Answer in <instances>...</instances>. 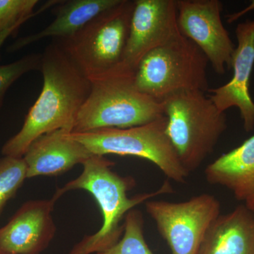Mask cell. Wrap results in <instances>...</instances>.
<instances>
[{
	"mask_svg": "<svg viewBox=\"0 0 254 254\" xmlns=\"http://www.w3.org/2000/svg\"><path fill=\"white\" fill-rule=\"evenodd\" d=\"M166 133L189 174L199 168L227 129V118L204 92L179 93L163 101Z\"/></svg>",
	"mask_w": 254,
	"mask_h": 254,
	"instance_id": "cell-4",
	"label": "cell"
},
{
	"mask_svg": "<svg viewBox=\"0 0 254 254\" xmlns=\"http://www.w3.org/2000/svg\"><path fill=\"white\" fill-rule=\"evenodd\" d=\"M177 0H136L123 63L136 71L150 51L179 34Z\"/></svg>",
	"mask_w": 254,
	"mask_h": 254,
	"instance_id": "cell-10",
	"label": "cell"
},
{
	"mask_svg": "<svg viewBox=\"0 0 254 254\" xmlns=\"http://www.w3.org/2000/svg\"><path fill=\"white\" fill-rule=\"evenodd\" d=\"M61 1H50L34 12L38 0H0V48L6 40L18 31V28L46 9L59 4Z\"/></svg>",
	"mask_w": 254,
	"mask_h": 254,
	"instance_id": "cell-17",
	"label": "cell"
},
{
	"mask_svg": "<svg viewBox=\"0 0 254 254\" xmlns=\"http://www.w3.org/2000/svg\"><path fill=\"white\" fill-rule=\"evenodd\" d=\"M120 0H68L61 1L54 9L55 17L42 31L23 37L8 48L10 53L47 38L66 39L77 33L100 13L113 7Z\"/></svg>",
	"mask_w": 254,
	"mask_h": 254,
	"instance_id": "cell-15",
	"label": "cell"
},
{
	"mask_svg": "<svg viewBox=\"0 0 254 254\" xmlns=\"http://www.w3.org/2000/svg\"><path fill=\"white\" fill-rule=\"evenodd\" d=\"M208 60L182 33L148 53L137 66L135 83L159 103L185 92H208Z\"/></svg>",
	"mask_w": 254,
	"mask_h": 254,
	"instance_id": "cell-5",
	"label": "cell"
},
{
	"mask_svg": "<svg viewBox=\"0 0 254 254\" xmlns=\"http://www.w3.org/2000/svg\"><path fill=\"white\" fill-rule=\"evenodd\" d=\"M82 165L83 170L80 176L58 189L53 197L58 200L69 190H86L99 205L103 222L98 232L85 237L68 254H98L108 250L123 236L124 224L121 225V222L130 210L153 197L174 191L171 185L165 182L156 191L129 198L127 192L136 186V181L133 177H123L113 172V161L93 155Z\"/></svg>",
	"mask_w": 254,
	"mask_h": 254,
	"instance_id": "cell-2",
	"label": "cell"
},
{
	"mask_svg": "<svg viewBox=\"0 0 254 254\" xmlns=\"http://www.w3.org/2000/svg\"><path fill=\"white\" fill-rule=\"evenodd\" d=\"M0 254H7V253H4V252H0Z\"/></svg>",
	"mask_w": 254,
	"mask_h": 254,
	"instance_id": "cell-22",
	"label": "cell"
},
{
	"mask_svg": "<svg viewBox=\"0 0 254 254\" xmlns=\"http://www.w3.org/2000/svg\"><path fill=\"white\" fill-rule=\"evenodd\" d=\"M243 201L245 202L244 205L254 213V183L247 191Z\"/></svg>",
	"mask_w": 254,
	"mask_h": 254,
	"instance_id": "cell-21",
	"label": "cell"
},
{
	"mask_svg": "<svg viewBox=\"0 0 254 254\" xmlns=\"http://www.w3.org/2000/svg\"><path fill=\"white\" fill-rule=\"evenodd\" d=\"M26 179L27 168L23 158L4 156L0 159V215Z\"/></svg>",
	"mask_w": 254,
	"mask_h": 254,
	"instance_id": "cell-19",
	"label": "cell"
},
{
	"mask_svg": "<svg viewBox=\"0 0 254 254\" xmlns=\"http://www.w3.org/2000/svg\"><path fill=\"white\" fill-rule=\"evenodd\" d=\"M145 210L172 254H198L209 229L221 215V204L215 195L202 193L179 203L149 200Z\"/></svg>",
	"mask_w": 254,
	"mask_h": 254,
	"instance_id": "cell-8",
	"label": "cell"
},
{
	"mask_svg": "<svg viewBox=\"0 0 254 254\" xmlns=\"http://www.w3.org/2000/svg\"><path fill=\"white\" fill-rule=\"evenodd\" d=\"M198 254H254V213L245 205L220 215L209 229Z\"/></svg>",
	"mask_w": 254,
	"mask_h": 254,
	"instance_id": "cell-14",
	"label": "cell"
},
{
	"mask_svg": "<svg viewBox=\"0 0 254 254\" xmlns=\"http://www.w3.org/2000/svg\"><path fill=\"white\" fill-rule=\"evenodd\" d=\"M42 58L41 94L26 115L21 130L3 145L4 156L23 158L28 147L46 133L72 127L91 91V83L55 41Z\"/></svg>",
	"mask_w": 254,
	"mask_h": 254,
	"instance_id": "cell-1",
	"label": "cell"
},
{
	"mask_svg": "<svg viewBox=\"0 0 254 254\" xmlns=\"http://www.w3.org/2000/svg\"><path fill=\"white\" fill-rule=\"evenodd\" d=\"M71 133L70 128H60L43 135L30 145L23 156L27 179L63 175L93 155L73 139Z\"/></svg>",
	"mask_w": 254,
	"mask_h": 254,
	"instance_id": "cell-13",
	"label": "cell"
},
{
	"mask_svg": "<svg viewBox=\"0 0 254 254\" xmlns=\"http://www.w3.org/2000/svg\"><path fill=\"white\" fill-rule=\"evenodd\" d=\"M43 55L39 53L26 55L7 64L0 65V107L9 87L23 75L31 71H41Z\"/></svg>",
	"mask_w": 254,
	"mask_h": 254,
	"instance_id": "cell-20",
	"label": "cell"
},
{
	"mask_svg": "<svg viewBox=\"0 0 254 254\" xmlns=\"http://www.w3.org/2000/svg\"><path fill=\"white\" fill-rule=\"evenodd\" d=\"M238 46L232 60L233 76L226 84L209 88V98L220 112L238 108L246 131L254 128V103L250 92L251 73L254 64V20L240 23L236 28Z\"/></svg>",
	"mask_w": 254,
	"mask_h": 254,
	"instance_id": "cell-12",
	"label": "cell"
},
{
	"mask_svg": "<svg viewBox=\"0 0 254 254\" xmlns=\"http://www.w3.org/2000/svg\"><path fill=\"white\" fill-rule=\"evenodd\" d=\"M167 118L127 128H100L71 136L93 155L138 157L154 163L170 180L185 183L189 174L166 133Z\"/></svg>",
	"mask_w": 254,
	"mask_h": 254,
	"instance_id": "cell-7",
	"label": "cell"
},
{
	"mask_svg": "<svg viewBox=\"0 0 254 254\" xmlns=\"http://www.w3.org/2000/svg\"><path fill=\"white\" fill-rule=\"evenodd\" d=\"M177 23L184 36L205 55L214 71L224 74L232 68L235 46L221 18L218 0H177Z\"/></svg>",
	"mask_w": 254,
	"mask_h": 254,
	"instance_id": "cell-9",
	"label": "cell"
},
{
	"mask_svg": "<svg viewBox=\"0 0 254 254\" xmlns=\"http://www.w3.org/2000/svg\"><path fill=\"white\" fill-rule=\"evenodd\" d=\"M205 176L208 183L228 189L243 201L254 183V135L208 165Z\"/></svg>",
	"mask_w": 254,
	"mask_h": 254,
	"instance_id": "cell-16",
	"label": "cell"
},
{
	"mask_svg": "<svg viewBox=\"0 0 254 254\" xmlns=\"http://www.w3.org/2000/svg\"><path fill=\"white\" fill-rule=\"evenodd\" d=\"M57 200L53 197L23 203L0 228V252L40 254L46 250L56 233L52 213Z\"/></svg>",
	"mask_w": 254,
	"mask_h": 254,
	"instance_id": "cell-11",
	"label": "cell"
},
{
	"mask_svg": "<svg viewBox=\"0 0 254 254\" xmlns=\"http://www.w3.org/2000/svg\"><path fill=\"white\" fill-rule=\"evenodd\" d=\"M135 71L122 63L91 81V91L73 123V133L131 128L164 116L163 103L137 88Z\"/></svg>",
	"mask_w": 254,
	"mask_h": 254,
	"instance_id": "cell-3",
	"label": "cell"
},
{
	"mask_svg": "<svg viewBox=\"0 0 254 254\" xmlns=\"http://www.w3.org/2000/svg\"><path fill=\"white\" fill-rule=\"evenodd\" d=\"M143 214L132 209L124 222V233L118 243L104 252L96 254H154L145 242L143 234Z\"/></svg>",
	"mask_w": 254,
	"mask_h": 254,
	"instance_id": "cell-18",
	"label": "cell"
},
{
	"mask_svg": "<svg viewBox=\"0 0 254 254\" xmlns=\"http://www.w3.org/2000/svg\"><path fill=\"white\" fill-rule=\"evenodd\" d=\"M133 7L134 1L120 0L72 36L56 40L90 81L101 77L123 63Z\"/></svg>",
	"mask_w": 254,
	"mask_h": 254,
	"instance_id": "cell-6",
	"label": "cell"
}]
</instances>
